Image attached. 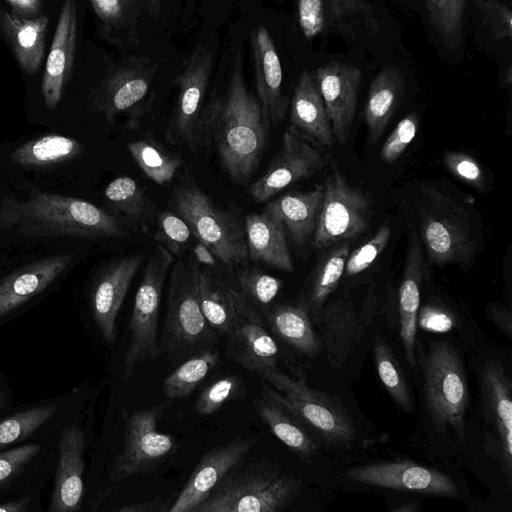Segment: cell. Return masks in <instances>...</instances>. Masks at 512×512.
<instances>
[{
	"mask_svg": "<svg viewBox=\"0 0 512 512\" xmlns=\"http://www.w3.org/2000/svg\"><path fill=\"white\" fill-rule=\"evenodd\" d=\"M390 235L391 228L382 224L372 238L350 251L345 264L346 276L352 277L370 268L387 246Z\"/></svg>",
	"mask_w": 512,
	"mask_h": 512,
	"instance_id": "47",
	"label": "cell"
},
{
	"mask_svg": "<svg viewBox=\"0 0 512 512\" xmlns=\"http://www.w3.org/2000/svg\"><path fill=\"white\" fill-rule=\"evenodd\" d=\"M473 2L496 40L511 37L512 12L508 6L498 0H473Z\"/></svg>",
	"mask_w": 512,
	"mask_h": 512,
	"instance_id": "50",
	"label": "cell"
},
{
	"mask_svg": "<svg viewBox=\"0 0 512 512\" xmlns=\"http://www.w3.org/2000/svg\"><path fill=\"white\" fill-rule=\"evenodd\" d=\"M12 228L34 237L118 239L130 237L132 227L91 202L39 192L22 201L12 198L2 201L0 230Z\"/></svg>",
	"mask_w": 512,
	"mask_h": 512,
	"instance_id": "2",
	"label": "cell"
},
{
	"mask_svg": "<svg viewBox=\"0 0 512 512\" xmlns=\"http://www.w3.org/2000/svg\"><path fill=\"white\" fill-rule=\"evenodd\" d=\"M11 7L12 13L20 17H36L41 15V0H5Z\"/></svg>",
	"mask_w": 512,
	"mask_h": 512,
	"instance_id": "55",
	"label": "cell"
},
{
	"mask_svg": "<svg viewBox=\"0 0 512 512\" xmlns=\"http://www.w3.org/2000/svg\"><path fill=\"white\" fill-rule=\"evenodd\" d=\"M227 358L255 374L267 368H277L279 348L264 327L261 315L244 316L226 335Z\"/></svg>",
	"mask_w": 512,
	"mask_h": 512,
	"instance_id": "25",
	"label": "cell"
},
{
	"mask_svg": "<svg viewBox=\"0 0 512 512\" xmlns=\"http://www.w3.org/2000/svg\"><path fill=\"white\" fill-rule=\"evenodd\" d=\"M348 479L365 485L410 491L439 497H453L456 483L445 473L409 460L377 462L346 472Z\"/></svg>",
	"mask_w": 512,
	"mask_h": 512,
	"instance_id": "16",
	"label": "cell"
},
{
	"mask_svg": "<svg viewBox=\"0 0 512 512\" xmlns=\"http://www.w3.org/2000/svg\"><path fill=\"white\" fill-rule=\"evenodd\" d=\"M512 82L511 67H509L504 75L503 84L504 86L510 87Z\"/></svg>",
	"mask_w": 512,
	"mask_h": 512,
	"instance_id": "60",
	"label": "cell"
},
{
	"mask_svg": "<svg viewBox=\"0 0 512 512\" xmlns=\"http://www.w3.org/2000/svg\"><path fill=\"white\" fill-rule=\"evenodd\" d=\"M254 408L271 433L301 459L309 461L318 452L309 430L278 401L261 394L254 400Z\"/></svg>",
	"mask_w": 512,
	"mask_h": 512,
	"instance_id": "35",
	"label": "cell"
},
{
	"mask_svg": "<svg viewBox=\"0 0 512 512\" xmlns=\"http://www.w3.org/2000/svg\"><path fill=\"white\" fill-rule=\"evenodd\" d=\"M370 206L365 193L350 186L344 175L335 169L324 184L313 246L324 250L335 243L358 237L369 224Z\"/></svg>",
	"mask_w": 512,
	"mask_h": 512,
	"instance_id": "13",
	"label": "cell"
},
{
	"mask_svg": "<svg viewBox=\"0 0 512 512\" xmlns=\"http://www.w3.org/2000/svg\"><path fill=\"white\" fill-rule=\"evenodd\" d=\"M222 364L220 352L215 346L192 354L163 379V394L169 401L187 398Z\"/></svg>",
	"mask_w": 512,
	"mask_h": 512,
	"instance_id": "37",
	"label": "cell"
},
{
	"mask_svg": "<svg viewBox=\"0 0 512 512\" xmlns=\"http://www.w3.org/2000/svg\"><path fill=\"white\" fill-rule=\"evenodd\" d=\"M4 404H5V398H4V397H3V395L0 393V410H2V409H3Z\"/></svg>",
	"mask_w": 512,
	"mask_h": 512,
	"instance_id": "61",
	"label": "cell"
},
{
	"mask_svg": "<svg viewBox=\"0 0 512 512\" xmlns=\"http://www.w3.org/2000/svg\"><path fill=\"white\" fill-rule=\"evenodd\" d=\"M31 497L22 498L0 504V512H24L27 510Z\"/></svg>",
	"mask_w": 512,
	"mask_h": 512,
	"instance_id": "57",
	"label": "cell"
},
{
	"mask_svg": "<svg viewBox=\"0 0 512 512\" xmlns=\"http://www.w3.org/2000/svg\"><path fill=\"white\" fill-rule=\"evenodd\" d=\"M175 498L155 497L153 499L128 504L117 509L118 512H168Z\"/></svg>",
	"mask_w": 512,
	"mask_h": 512,
	"instance_id": "53",
	"label": "cell"
},
{
	"mask_svg": "<svg viewBox=\"0 0 512 512\" xmlns=\"http://www.w3.org/2000/svg\"><path fill=\"white\" fill-rule=\"evenodd\" d=\"M328 248L315 265L303 296L313 314L321 311L325 301L337 288L350 253V241H341Z\"/></svg>",
	"mask_w": 512,
	"mask_h": 512,
	"instance_id": "38",
	"label": "cell"
},
{
	"mask_svg": "<svg viewBox=\"0 0 512 512\" xmlns=\"http://www.w3.org/2000/svg\"><path fill=\"white\" fill-rule=\"evenodd\" d=\"M39 450L38 444H27L0 452V483L19 472Z\"/></svg>",
	"mask_w": 512,
	"mask_h": 512,
	"instance_id": "51",
	"label": "cell"
},
{
	"mask_svg": "<svg viewBox=\"0 0 512 512\" xmlns=\"http://www.w3.org/2000/svg\"><path fill=\"white\" fill-rule=\"evenodd\" d=\"M256 438L238 436L207 451L196 464L168 512H194L227 471L257 444Z\"/></svg>",
	"mask_w": 512,
	"mask_h": 512,
	"instance_id": "19",
	"label": "cell"
},
{
	"mask_svg": "<svg viewBox=\"0 0 512 512\" xmlns=\"http://www.w3.org/2000/svg\"><path fill=\"white\" fill-rule=\"evenodd\" d=\"M256 375L261 378V394L282 404L325 444L342 447L355 439L354 423L335 398L277 368H267Z\"/></svg>",
	"mask_w": 512,
	"mask_h": 512,
	"instance_id": "6",
	"label": "cell"
},
{
	"mask_svg": "<svg viewBox=\"0 0 512 512\" xmlns=\"http://www.w3.org/2000/svg\"><path fill=\"white\" fill-rule=\"evenodd\" d=\"M483 409L496 433L500 461L511 478L512 466V383L499 361L486 362L481 372Z\"/></svg>",
	"mask_w": 512,
	"mask_h": 512,
	"instance_id": "22",
	"label": "cell"
},
{
	"mask_svg": "<svg viewBox=\"0 0 512 512\" xmlns=\"http://www.w3.org/2000/svg\"><path fill=\"white\" fill-rule=\"evenodd\" d=\"M426 9L432 27L444 44L455 49L462 38V24L466 0H426Z\"/></svg>",
	"mask_w": 512,
	"mask_h": 512,
	"instance_id": "44",
	"label": "cell"
},
{
	"mask_svg": "<svg viewBox=\"0 0 512 512\" xmlns=\"http://www.w3.org/2000/svg\"><path fill=\"white\" fill-rule=\"evenodd\" d=\"M488 314L490 319L495 325L511 337L512 326H511V312L504 306L497 304H490L488 308Z\"/></svg>",
	"mask_w": 512,
	"mask_h": 512,
	"instance_id": "54",
	"label": "cell"
},
{
	"mask_svg": "<svg viewBox=\"0 0 512 512\" xmlns=\"http://www.w3.org/2000/svg\"><path fill=\"white\" fill-rule=\"evenodd\" d=\"M418 115L411 112L406 115L385 140L380 157L383 162L394 163L413 141L418 130Z\"/></svg>",
	"mask_w": 512,
	"mask_h": 512,
	"instance_id": "49",
	"label": "cell"
},
{
	"mask_svg": "<svg viewBox=\"0 0 512 512\" xmlns=\"http://www.w3.org/2000/svg\"><path fill=\"white\" fill-rule=\"evenodd\" d=\"M73 261L71 253L49 256L14 270L0 281V319L49 287Z\"/></svg>",
	"mask_w": 512,
	"mask_h": 512,
	"instance_id": "24",
	"label": "cell"
},
{
	"mask_svg": "<svg viewBox=\"0 0 512 512\" xmlns=\"http://www.w3.org/2000/svg\"><path fill=\"white\" fill-rule=\"evenodd\" d=\"M171 202L174 211L190 226L194 237L210 249L217 261L228 266L247 261L244 226L197 184L187 181L177 185Z\"/></svg>",
	"mask_w": 512,
	"mask_h": 512,
	"instance_id": "7",
	"label": "cell"
},
{
	"mask_svg": "<svg viewBox=\"0 0 512 512\" xmlns=\"http://www.w3.org/2000/svg\"><path fill=\"white\" fill-rule=\"evenodd\" d=\"M404 93V79L399 68L387 66L371 82L364 107L368 141L373 144L383 135Z\"/></svg>",
	"mask_w": 512,
	"mask_h": 512,
	"instance_id": "33",
	"label": "cell"
},
{
	"mask_svg": "<svg viewBox=\"0 0 512 512\" xmlns=\"http://www.w3.org/2000/svg\"><path fill=\"white\" fill-rule=\"evenodd\" d=\"M373 353L377 372L385 389L402 410L411 413L413 402L410 390L391 349L378 337L373 345Z\"/></svg>",
	"mask_w": 512,
	"mask_h": 512,
	"instance_id": "43",
	"label": "cell"
},
{
	"mask_svg": "<svg viewBox=\"0 0 512 512\" xmlns=\"http://www.w3.org/2000/svg\"><path fill=\"white\" fill-rule=\"evenodd\" d=\"M263 319L271 332L297 352L315 357L321 351V340L310 319V311L302 296L295 302H282L269 307Z\"/></svg>",
	"mask_w": 512,
	"mask_h": 512,
	"instance_id": "30",
	"label": "cell"
},
{
	"mask_svg": "<svg viewBox=\"0 0 512 512\" xmlns=\"http://www.w3.org/2000/svg\"><path fill=\"white\" fill-rule=\"evenodd\" d=\"M192 256L194 257L198 264H202L209 267L215 266L217 262L215 256L212 254L210 249L198 240L193 247Z\"/></svg>",
	"mask_w": 512,
	"mask_h": 512,
	"instance_id": "56",
	"label": "cell"
},
{
	"mask_svg": "<svg viewBox=\"0 0 512 512\" xmlns=\"http://www.w3.org/2000/svg\"><path fill=\"white\" fill-rule=\"evenodd\" d=\"M194 237L190 226L175 211H162L157 216L155 239L173 256L180 258Z\"/></svg>",
	"mask_w": 512,
	"mask_h": 512,
	"instance_id": "46",
	"label": "cell"
},
{
	"mask_svg": "<svg viewBox=\"0 0 512 512\" xmlns=\"http://www.w3.org/2000/svg\"><path fill=\"white\" fill-rule=\"evenodd\" d=\"M200 267L191 255L178 259L169 276L166 316L159 336V354L182 362L192 354L215 346L220 337L208 325L199 304Z\"/></svg>",
	"mask_w": 512,
	"mask_h": 512,
	"instance_id": "5",
	"label": "cell"
},
{
	"mask_svg": "<svg viewBox=\"0 0 512 512\" xmlns=\"http://www.w3.org/2000/svg\"><path fill=\"white\" fill-rule=\"evenodd\" d=\"M170 404L171 401L137 410L126 419L123 445L110 472L112 482L153 472L175 453V437L158 430Z\"/></svg>",
	"mask_w": 512,
	"mask_h": 512,
	"instance_id": "12",
	"label": "cell"
},
{
	"mask_svg": "<svg viewBox=\"0 0 512 512\" xmlns=\"http://www.w3.org/2000/svg\"><path fill=\"white\" fill-rule=\"evenodd\" d=\"M423 248L416 231L410 235L399 287L400 337L408 364H416L417 316L424 277Z\"/></svg>",
	"mask_w": 512,
	"mask_h": 512,
	"instance_id": "26",
	"label": "cell"
},
{
	"mask_svg": "<svg viewBox=\"0 0 512 512\" xmlns=\"http://www.w3.org/2000/svg\"><path fill=\"white\" fill-rule=\"evenodd\" d=\"M162 0H145L146 11L149 16L156 19L161 10Z\"/></svg>",
	"mask_w": 512,
	"mask_h": 512,
	"instance_id": "58",
	"label": "cell"
},
{
	"mask_svg": "<svg viewBox=\"0 0 512 512\" xmlns=\"http://www.w3.org/2000/svg\"><path fill=\"white\" fill-rule=\"evenodd\" d=\"M327 164V157L292 127L285 130L279 151L268 168L248 188L257 202L271 199L289 186L312 177Z\"/></svg>",
	"mask_w": 512,
	"mask_h": 512,
	"instance_id": "14",
	"label": "cell"
},
{
	"mask_svg": "<svg viewBox=\"0 0 512 512\" xmlns=\"http://www.w3.org/2000/svg\"><path fill=\"white\" fill-rule=\"evenodd\" d=\"M248 396V389L240 376L224 373L215 378L199 393L195 411L200 416H210L232 401H242Z\"/></svg>",
	"mask_w": 512,
	"mask_h": 512,
	"instance_id": "42",
	"label": "cell"
},
{
	"mask_svg": "<svg viewBox=\"0 0 512 512\" xmlns=\"http://www.w3.org/2000/svg\"><path fill=\"white\" fill-rule=\"evenodd\" d=\"M297 10L308 40L329 33L354 40L362 32L378 30L373 9L365 0H297Z\"/></svg>",
	"mask_w": 512,
	"mask_h": 512,
	"instance_id": "15",
	"label": "cell"
},
{
	"mask_svg": "<svg viewBox=\"0 0 512 512\" xmlns=\"http://www.w3.org/2000/svg\"><path fill=\"white\" fill-rule=\"evenodd\" d=\"M248 258L274 269L292 273L293 260L281 219L264 208L261 213H250L245 218Z\"/></svg>",
	"mask_w": 512,
	"mask_h": 512,
	"instance_id": "28",
	"label": "cell"
},
{
	"mask_svg": "<svg viewBox=\"0 0 512 512\" xmlns=\"http://www.w3.org/2000/svg\"><path fill=\"white\" fill-rule=\"evenodd\" d=\"M419 509L420 508L418 507L417 503H406V504L400 505V506L392 509V511H394V512H415V511H418Z\"/></svg>",
	"mask_w": 512,
	"mask_h": 512,
	"instance_id": "59",
	"label": "cell"
},
{
	"mask_svg": "<svg viewBox=\"0 0 512 512\" xmlns=\"http://www.w3.org/2000/svg\"><path fill=\"white\" fill-rule=\"evenodd\" d=\"M423 372L425 402L436 432L452 430L462 440L469 393L458 350L447 341L431 342Z\"/></svg>",
	"mask_w": 512,
	"mask_h": 512,
	"instance_id": "8",
	"label": "cell"
},
{
	"mask_svg": "<svg viewBox=\"0 0 512 512\" xmlns=\"http://www.w3.org/2000/svg\"><path fill=\"white\" fill-rule=\"evenodd\" d=\"M241 458L194 512H280L300 494L302 481L279 464Z\"/></svg>",
	"mask_w": 512,
	"mask_h": 512,
	"instance_id": "3",
	"label": "cell"
},
{
	"mask_svg": "<svg viewBox=\"0 0 512 512\" xmlns=\"http://www.w3.org/2000/svg\"><path fill=\"white\" fill-rule=\"evenodd\" d=\"M144 259L143 255L135 254L113 260L100 270L93 282L90 294L92 316L108 344L116 339L119 311Z\"/></svg>",
	"mask_w": 512,
	"mask_h": 512,
	"instance_id": "18",
	"label": "cell"
},
{
	"mask_svg": "<svg viewBox=\"0 0 512 512\" xmlns=\"http://www.w3.org/2000/svg\"><path fill=\"white\" fill-rule=\"evenodd\" d=\"M290 122V127L305 139L323 147H332L335 138L331 122L314 78L307 70L300 73L294 87Z\"/></svg>",
	"mask_w": 512,
	"mask_h": 512,
	"instance_id": "29",
	"label": "cell"
},
{
	"mask_svg": "<svg viewBox=\"0 0 512 512\" xmlns=\"http://www.w3.org/2000/svg\"><path fill=\"white\" fill-rule=\"evenodd\" d=\"M250 45L257 99L269 125L277 126L288 109V101L282 92L281 62L270 33L264 26L259 25L251 31Z\"/></svg>",
	"mask_w": 512,
	"mask_h": 512,
	"instance_id": "20",
	"label": "cell"
},
{
	"mask_svg": "<svg viewBox=\"0 0 512 512\" xmlns=\"http://www.w3.org/2000/svg\"><path fill=\"white\" fill-rule=\"evenodd\" d=\"M213 64L212 51L197 45L174 79L176 101L165 129L169 143L189 148L203 144L205 97Z\"/></svg>",
	"mask_w": 512,
	"mask_h": 512,
	"instance_id": "11",
	"label": "cell"
},
{
	"mask_svg": "<svg viewBox=\"0 0 512 512\" xmlns=\"http://www.w3.org/2000/svg\"><path fill=\"white\" fill-rule=\"evenodd\" d=\"M324 195V185L306 192H291L269 202L265 208L283 222L292 242L302 247L312 241Z\"/></svg>",
	"mask_w": 512,
	"mask_h": 512,
	"instance_id": "31",
	"label": "cell"
},
{
	"mask_svg": "<svg viewBox=\"0 0 512 512\" xmlns=\"http://www.w3.org/2000/svg\"><path fill=\"white\" fill-rule=\"evenodd\" d=\"M417 322L422 329L433 332H446L454 326V319L449 312L429 304L419 308Z\"/></svg>",
	"mask_w": 512,
	"mask_h": 512,
	"instance_id": "52",
	"label": "cell"
},
{
	"mask_svg": "<svg viewBox=\"0 0 512 512\" xmlns=\"http://www.w3.org/2000/svg\"><path fill=\"white\" fill-rule=\"evenodd\" d=\"M269 128L258 99L248 90L242 55L237 52L225 92L206 104L203 144L212 140L229 179L244 185L261 162Z\"/></svg>",
	"mask_w": 512,
	"mask_h": 512,
	"instance_id": "1",
	"label": "cell"
},
{
	"mask_svg": "<svg viewBox=\"0 0 512 512\" xmlns=\"http://www.w3.org/2000/svg\"><path fill=\"white\" fill-rule=\"evenodd\" d=\"M53 404L36 406L11 415L0 422V451L27 438L52 418Z\"/></svg>",
	"mask_w": 512,
	"mask_h": 512,
	"instance_id": "45",
	"label": "cell"
},
{
	"mask_svg": "<svg viewBox=\"0 0 512 512\" xmlns=\"http://www.w3.org/2000/svg\"><path fill=\"white\" fill-rule=\"evenodd\" d=\"M239 293L246 303L262 317L283 286V281L255 267L241 269L237 274Z\"/></svg>",
	"mask_w": 512,
	"mask_h": 512,
	"instance_id": "41",
	"label": "cell"
},
{
	"mask_svg": "<svg viewBox=\"0 0 512 512\" xmlns=\"http://www.w3.org/2000/svg\"><path fill=\"white\" fill-rule=\"evenodd\" d=\"M101 37L117 47L139 44L138 25L145 0H90Z\"/></svg>",
	"mask_w": 512,
	"mask_h": 512,
	"instance_id": "34",
	"label": "cell"
},
{
	"mask_svg": "<svg viewBox=\"0 0 512 512\" xmlns=\"http://www.w3.org/2000/svg\"><path fill=\"white\" fill-rule=\"evenodd\" d=\"M127 149L141 171L155 184L168 185L184 160L152 137H144L127 144Z\"/></svg>",
	"mask_w": 512,
	"mask_h": 512,
	"instance_id": "40",
	"label": "cell"
},
{
	"mask_svg": "<svg viewBox=\"0 0 512 512\" xmlns=\"http://www.w3.org/2000/svg\"><path fill=\"white\" fill-rule=\"evenodd\" d=\"M313 78L329 116L334 138L344 145L356 115L362 71L350 63L332 61L319 66Z\"/></svg>",
	"mask_w": 512,
	"mask_h": 512,
	"instance_id": "17",
	"label": "cell"
},
{
	"mask_svg": "<svg viewBox=\"0 0 512 512\" xmlns=\"http://www.w3.org/2000/svg\"><path fill=\"white\" fill-rule=\"evenodd\" d=\"M174 256L157 244L148 259L135 294L129 320V341L123 360V378L128 380L136 368L155 361L159 354L158 320L163 288Z\"/></svg>",
	"mask_w": 512,
	"mask_h": 512,
	"instance_id": "10",
	"label": "cell"
},
{
	"mask_svg": "<svg viewBox=\"0 0 512 512\" xmlns=\"http://www.w3.org/2000/svg\"><path fill=\"white\" fill-rule=\"evenodd\" d=\"M49 18L46 15L20 17L0 10V27L18 64L27 74H35L42 64L45 35Z\"/></svg>",
	"mask_w": 512,
	"mask_h": 512,
	"instance_id": "32",
	"label": "cell"
},
{
	"mask_svg": "<svg viewBox=\"0 0 512 512\" xmlns=\"http://www.w3.org/2000/svg\"><path fill=\"white\" fill-rule=\"evenodd\" d=\"M56 476L50 502V512L79 510L83 497L85 434L76 423L66 425L58 444Z\"/></svg>",
	"mask_w": 512,
	"mask_h": 512,
	"instance_id": "23",
	"label": "cell"
},
{
	"mask_svg": "<svg viewBox=\"0 0 512 512\" xmlns=\"http://www.w3.org/2000/svg\"><path fill=\"white\" fill-rule=\"evenodd\" d=\"M83 151L84 147L78 140L52 134L18 146L11 152L10 159L23 167L41 168L75 158Z\"/></svg>",
	"mask_w": 512,
	"mask_h": 512,
	"instance_id": "39",
	"label": "cell"
},
{
	"mask_svg": "<svg viewBox=\"0 0 512 512\" xmlns=\"http://www.w3.org/2000/svg\"><path fill=\"white\" fill-rule=\"evenodd\" d=\"M198 297L208 325L219 337H226L240 318L259 314L238 290L209 270H200Z\"/></svg>",
	"mask_w": 512,
	"mask_h": 512,
	"instance_id": "27",
	"label": "cell"
},
{
	"mask_svg": "<svg viewBox=\"0 0 512 512\" xmlns=\"http://www.w3.org/2000/svg\"><path fill=\"white\" fill-rule=\"evenodd\" d=\"M417 212V234L429 264L465 267L472 263L479 252V229L462 203L433 186H423Z\"/></svg>",
	"mask_w": 512,
	"mask_h": 512,
	"instance_id": "4",
	"label": "cell"
},
{
	"mask_svg": "<svg viewBox=\"0 0 512 512\" xmlns=\"http://www.w3.org/2000/svg\"><path fill=\"white\" fill-rule=\"evenodd\" d=\"M109 208L128 221L132 228L149 233L153 221L152 204L143 188L129 176L113 179L104 190Z\"/></svg>",
	"mask_w": 512,
	"mask_h": 512,
	"instance_id": "36",
	"label": "cell"
},
{
	"mask_svg": "<svg viewBox=\"0 0 512 512\" xmlns=\"http://www.w3.org/2000/svg\"><path fill=\"white\" fill-rule=\"evenodd\" d=\"M76 42V0H65L62 5L41 83V93L44 103L50 110L55 109L59 104L65 86L71 78Z\"/></svg>",
	"mask_w": 512,
	"mask_h": 512,
	"instance_id": "21",
	"label": "cell"
},
{
	"mask_svg": "<svg viewBox=\"0 0 512 512\" xmlns=\"http://www.w3.org/2000/svg\"><path fill=\"white\" fill-rule=\"evenodd\" d=\"M156 71L157 63L142 55L129 56L113 65L92 93V109L110 124L125 118L124 128L137 129L154 102Z\"/></svg>",
	"mask_w": 512,
	"mask_h": 512,
	"instance_id": "9",
	"label": "cell"
},
{
	"mask_svg": "<svg viewBox=\"0 0 512 512\" xmlns=\"http://www.w3.org/2000/svg\"><path fill=\"white\" fill-rule=\"evenodd\" d=\"M443 163L457 179L467 183L478 191H485L487 179L479 162L471 155L460 151H447Z\"/></svg>",
	"mask_w": 512,
	"mask_h": 512,
	"instance_id": "48",
	"label": "cell"
}]
</instances>
